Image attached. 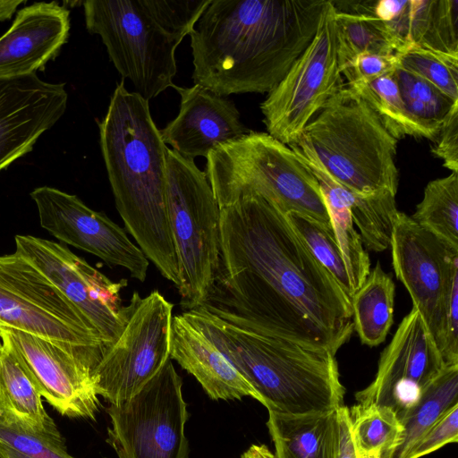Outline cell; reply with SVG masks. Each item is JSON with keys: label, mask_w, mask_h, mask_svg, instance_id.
<instances>
[{"label": "cell", "mask_w": 458, "mask_h": 458, "mask_svg": "<svg viewBox=\"0 0 458 458\" xmlns=\"http://www.w3.org/2000/svg\"><path fill=\"white\" fill-rule=\"evenodd\" d=\"M206 158L205 173L220 209L259 195L284 215L294 213L332 228L310 169L267 132L250 131L216 146Z\"/></svg>", "instance_id": "obj_6"}, {"label": "cell", "mask_w": 458, "mask_h": 458, "mask_svg": "<svg viewBox=\"0 0 458 458\" xmlns=\"http://www.w3.org/2000/svg\"><path fill=\"white\" fill-rule=\"evenodd\" d=\"M288 147L310 169L319 184L335 240L356 292L370 272V259L360 235L353 225L347 189L324 170L316 157L301 141L297 140Z\"/></svg>", "instance_id": "obj_22"}, {"label": "cell", "mask_w": 458, "mask_h": 458, "mask_svg": "<svg viewBox=\"0 0 458 458\" xmlns=\"http://www.w3.org/2000/svg\"><path fill=\"white\" fill-rule=\"evenodd\" d=\"M348 86L370 106L387 131L397 140L405 137L435 140L434 136L409 114L402 99L394 72L368 83Z\"/></svg>", "instance_id": "obj_28"}, {"label": "cell", "mask_w": 458, "mask_h": 458, "mask_svg": "<svg viewBox=\"0 0 458 458\" xmlns=\"http://www.w3.org/2000/svg\"><path fill=\"white\" fill-rule=\"evenodd\" d=\"M0 458H75L69 454L63 437L34 431L0 409Z\"/></svg>", "instance_id": "obj_33"}, {"label": "cell", "mask_w": 458, "mask_h": 458, "mask_svg": "<svg viewBox=\"0 0 458 458\" xmlns=\"http://www.w3.org/2000/svg\"><path fill=\"white\" fill-rule=\"evenodd\" d=\"M402 99L411 116L436 139L454 101L434 85L400 67L394 71Z\"/></svg>", "instance_id": "obj_32"}, {"label": "cell", "mask_w": 458, "mask_h": 458, "mask_svg": "<svg viewBox=\"0 0 458 458\" xmlns=\"http://www.w3.org/2000/svg\"><path fill=\"white\" fill-rule=\"evenodd\" d=\"M418 47L458 56V0H432Z\"/></svg>", "instance_id": "obj_36"}, {"label": "cell", "mask_w": 458, "mask_h": 458, "mask_svg": "<svg viewBox=\"0 0 458 458\" xmlns=\"http://www.w3.org/2000/svg\"><path fill=\"white\" fill-rule=\"evenodd\" d=\"M392 265L440 354L451 295L458 287V248L398 211L391 238Z\"/></svg>", "instance_id": "obj_13"}, {"label": "cell", "mask_w": 458, "mask_h": 458, "mask_svg": "<svg viewBox=\"0 0 458 458\" xmlns=\"http://www.w3.org/2000/svg\"><path fill=\"white\" fill-rule=\"evenodd\" d=\"M173 304L158 291L134 292L126 321L92 373L98 395L112 404L135 395L171 360Z\"/></svg>", "instance_id": "obj_11"}, {"label": "cell", "mask_w": 458, "mask_h": 458, "mask_svg": "<svg viewBox=\"0 0 458 458\" xmlns=\"http://www.w3.org/2000/svg\"><path fill=\"white\" fill-rule=\"evenodd\" d=\"M458 404V365H448L421 392L401 418V443L388 458H404L413 445L452 407Z\"/></svg>", "instance_id": "obj_27"}, {"label": "cell", "mask_w": 458, "mask_h": 458, "mask_svg": "<svg viewBox=\"0 0 458 458\" xmlns=\"http://www.w3.org/2000/svg\"><path fill=\"white\" fill-rule=\"evenodd\" d=\"M174 89L181 97L180 110L160 133L165 144L180 156L191 160L207 157L216 146L250 131L227 98L198 84Z\"/></svg>", "instance_id": "obj_20"}, {"label": "cell", "mask_w": 458, "mask_h": 458, "mask_svg": "<svg viewBox=\"0 0 458 458\" xmlns=\"http://www.w3.org/2000/svg\"><path fill=\"white\" fill-rule=\"evenodd\" d=\"M100 147L116 209L127 232L161 275L180 284L166 204V154L148 101L116 84L98 123Z\"/></svg>", "instance_id": "obj_3"}, {"label": "cell", "mask_w": 458, "mask_h": 458, "mask_svg": "<svg viewBox=\"0 0 458 458\" xmlns=\"http://www.w3.org/2000/svg\"><path fill=\"white\" fill-rule=\"evenodd\" d=\"M182 381L169 360L135 395L106 411V441L118 458H188Z\"/></svg>", "instance_id": "obj_10"}, {"label": "cell", "mask_w": 458, "mask_h": 458, "mask_svg": "<svg viewBox=\"0 0 458 458\" xmlns=\"http://www.w3.org/2000/svg\"><path fill=\"white\" fill-rule=\"evenodd\" d=\"M335 10L337 54L342 72L363 53L389 55L397 44L383 21L374 13L376 1H333Z\"/></svg>", "instance_id": "obj_24"}, {"label": "cell", "mask_w": 458, "mask_h": 458, "mask_svg": "<svg viewBox=\"0 0 458 458\" xmlns=\"http://www.w3.org/2000/svg\"><path fill=\"white\" fill-rule=\"evenodd\" d=\"M445 366L421 316L412 308L381 352L374 380L356 393V401L390 407L400 420Z\"/></svg>", "instance_id": "obj_16"}, {"label": "cell", "mask_w": 458, "mask_h": 458, "mask_svg": "<svg viewBox=\"0 0 458 458\" xmlns=\"http://www.w3.org/2000/svg\"><path fill=\"white\" fill-rule=\"evenodd\" d=\"M0 340L21 360L39 394L61 415L95 420L99 407L92 370L78 357L0 321Z\"/></svg>", "instance_id": "obj_17"}, {"label": "cell", "mask_w": 458, "mask_h": 458, "mask_svg": "<svg viewBox=\"0 0 458 458\" xmlns=\"http://www.w3.org/2000/svg\"><path fill=\"white\" fill-rule=\"evenodd\" d=\"M435 140L432 153L443 160L445 167L458 173V102L452 106Z\"/></svg>", "instance_id": "obj_39"}, {"label": "cell", "mask_w": 458, "mask_h": 458, "mask_svg": "<svg viewBox=\"0 0 458 458\" xmlns=\"http://www.w3.org/2000/svg\"><path fill=\"white\" fill-rule=\"evenodd\" d=\"M297 140L305 144L324 170L349 191L361 196L386 191L396 194L398 140L347 84L327 100Z\"/></svg>", "instance_id": "obj_7"}, {"label": "cell", "mask_w": 458, "mask_h": 458, "mask_svg": "<svg viewBox=\"0 0 458 458\" xmlns=\"http://www.w3.org/2000/svg\"><path fill=\"white\" fill-rule=\"evenodd\" d=\"M0 321L59 345L92 373L106 350L80 310L16 252L0 256Z\"/></svg>", "instance_id": "obj_9"}, {"label": "cell", "mask_w": 458, "mask_h": 458, "mask_svg": "<svg viewBox=\"0 0 458 458\" xmlns=\"http://www.w3.org/2000/svg\"><path fill=\"white\" fill-rule=\"evenodd\" d=\"M30 197L37 205L40 225L54 237L145 281L148 259L126 231L105 213L89 208L76 195L53 187L36 188Z\"/></svg>", "instance_id": "obj_15"}, {"label": "cell", "mask_w": 458, "mask_h": 458, "mask_svg": "<svg viewBox=\"0 0 458 458\" xmlns=\"http://www.w3.org/2000/svg\"><path fill=\"white\" fill-rule=\"evenodd\" d=\"M395 195L386 191L361 196L347 189L353 223L358 226L363 245L368 250L380 252L390 247L398 213Z\"/></svg>", "instance_id": "obj_31"}, {"label": "cell", "mask_w": 458, "mask_h": 458, "mask_svg": "<svg viewBox=\"0 0 458 458\" xmlns=\"http://www.w3.org/2000/svg\"><path fill=\"white\" fill-rule=\"evenodd\" d=\"M397 67L394 55H384L363 53L342 72L347 80V85L364 84L375 81L384 75L392 73Z\"/></svg>", "instance_id": "obj_38"}, {"label": "cell", "mask_w": 458, "mask_h": 458, "mask_svg": "<svg viewBox=\"0 0 458 458\" xmlns=\"http://www.w3.org/2000/svg\"><path fill=\"white\" fill-rule=\"evenodd\" d=\"M241 458H276L274 453L265 445H252Z\"/></svg>", "instance_id": "obj_41"}, {"label": "cell", "mask_w": 458, "mask_h": 458, "mask_svg": "<svg viewBox=\"0 0 458 458\" xmlns=\"http://www.w3.org/2000/svg\"><path fill=\"white\" fill-rule=\"evenodd\" d=\"M166 204L176 250L180 305L202 306L214 286L220 257V208L206 173L168 148Z\"/></svg>", "instance_id": "obj_8"}, {"label": "cell", "mask_w": 458, "mask_h": 458, "mask_svg": "<svg viewBox=\"0 0 458 458\" xmlns=\"http://www.w3.org/2000/svg\"><path fill=\"white\" fill-rule=\"evenodd\" d=\"M0 409L36 432L61 437L42 396L13 351L0 340Z\"/></svg>", "instance_id": "obj_25"}, {"label": "cell", "mask_w": 458, "mask_h": 458, "mask_svg": "<svg viewBox=\"0 0 458 458\" xmlns=\"http://www.w3.org/2000/svg\"><path fill=\"white\" fill-rule=\"evenodd\" d=\"M397 67L426 80L451 99L458 100V56L417 46L394 53Z\"/></svg>", "instance_id": "obj_35"}, {"label": "cell", "mask_w": 458, "mask_h": 458, "mask_svg": "<svg viewBox=\"0 0 458 458\" xmlns=\"http://www.w3.org/2000/svg\"><path fill=\"white\" fill-rule=\"evenodd\" d=\"M86 28L98 35L109 58L135 91L148 101L168 88L177 66L175 50L192 27L174 0H88Z\"/></svg>", "instance_id": "obj_5"}, {"label": "cell", "mask_w": 458, "mask_h": 458, "mask_svg": "<svg viewBox=\"0 0 458 458\" xmlns=\"http://www.w3.org/2000/svg\"><path fill=\"white\" fill-rule=\"evenodd\" d=\"M338 445L335 458H357L352 437L349 408L342 405L336 410Z\"/></svg>", "instance_id": "obj_40"}, {"label": "cell", "mask_w": 458, "mask_h": 458, "mask_svg": "<svg viewBox=\"0 0 458 458\" xmlns=\"http://www.w3.org/2000/svg\"><path fill=\"white\" fill-rule=\"evenodd\" d=\"M200 307L239 327L335 355L354 330L351 300L286 215L259 195L220 209L218 273Z\"/></svg>", "instance_id": "obj_1"}, {"label": "cell", "mask_w": 458, "mask_h": 458, "mask_svg": "<svg viewBox=\"0 0 458 458\" xmlns=\"http://www.w3.org/2000/svg\"><path fill=\"white\" fill-rule=\"evenodd\" d=\"M336 410L301 415L268 411L267 426L276 458H335Z\"/></svg>", "instance_id": "obj_23"}, {"label": "cell", "mask_w": 458, "mask_h": 458, "mask_svg": "<svg viewBox=\"0 0 458 458\" xmlns=\"http://www.w3.org/2000/svg\"><path fill=\"white\" fill-rule=\"evenodd\" d=\"M349 416L356 450H377L381 458H388L400 445L403 427L390 407L358 403L349 409Z\"/></svg>", "instance_id": "obj_30"}, {"label": "cell", "mask_w": 458, "mask_h": 458, "mask_svg": "<svg viewBox=\"0 0 458 458\" xmlns=\"http://www.w3.org/2000/svg\"><path fill=\"white\" fill-rule=\"evenodd\" d=\"M395 285L379 262L351 299L352 320L361 344L383 343L393 325Z\"/></svg>", "instance_id": "obj_26"}, {"label": "cell", "mask_w": 458, "mask_h": 458, "mask_svg": "<svg viewBox=\"0 0 458 458\" xmlns=\"http://www.w3.org/2000/svg\"><path fill=\"white\" fill-rule=\"evenodd\" d=\"M356 457L357 458H381V453L377 450H372V451H367V452L356 450Z\"/></svg>", "instance_id": "obj_43"}, {"label": "cell", "mask_w": 458, "mask_h": 458, "mask_svg": "<svg viewBox=\"0 0 458 458\" xmlns=\"http://www.w3.org/2000/svg\"><path fill=\"white\" fill-rule=\"evenodd\" d=\"M327 0H210L190 33L194 84L269 93L317 31Z\"/></svg>", "instance_id": "obj_2"}, {"label": "cell", "mask_w": 458, "mask_h": 458, "mask_svg": "<svg viewBox=\"0 0 458 458\" xmlns=\"http://www.w3.org/2000/svg\"><path fill=\"white\" fill-rule=\"evenodd\" d=\"M170 358L191 373L213 400L250 396L260 402L221 348L211 322L199 307L173 317Z\"/></svg>", "instance_id": "obj_19"}, {"label": "cell", "mask_w": 458, "mask_h": 458, "mask_svg": "<svg viewBox=\"0 0 458 458\" xmlns=\"http://www.w3.org/2000/svg\"><path fill=\"white\" fill-rule=\"evenodd\" d=\"M286 216L314 258L351 300L355 290L333 229L294 213Z\"/></svg>", "instance_id": "obj_34"}, {"label": "cell", "mask_w": 458, "mask_h": 458, "mask_svg": "<svg viewBox=\"0 0 458 458\" xmlns=\"http://www.w3.org/2000/svg\"><path fill=\"white\" fill-rule=\"evenodd\" d=\"M339 69L335 10L327 0L312 40L260 105L267 133L290 145L344 85Z\"/></svg>", "instance_id": "obj_12"}, {"label": "cell", "mask_w": 458, "mask_h": 458, "mask_svg": "<svg viewBox=\"0 0 458 458\" xmlns=\"http://www.w3.org/2000/svg\"><path fill=\"white\" fill-rule=\"evenodd\" d=\"M67 98L64 83L36 73L0 77V171L31 151L64 114Z\"/></svg>", "instance_id": "obj_18"}, {"label": "cell", "mask_w": 458, "mask_h": 458, "mask_svg": "<svg viewBox=\"0 0 458 458\" xmlns=\"http://www.w3.org/2000/svg\"><path fill=\"white\" fill-rule=\"evenodd\" d=\"M200 308L221 348L268 411L301 415L344 405L345 389L330 351L252 332Z\"/></svg>", "instance_id": "obj_4"}, {"label": "cell", "mask_w": 458, "mask_h": 458, "mask_svg": "<svg viewBox=\"0 0 458 458\" xmlns=\"http://www.w3.org/2000/svg\"><path fill=\"white\" fill-rule=\"evenodd\" d=\"M15 252L42 272L80 310L106 349L122 333L126 310L121 291L127 279L114 282L66 246L32 235H16Z\"/></svg>", "instance_id": "obj_14"}, {"label": "cell", "mask_w": 458, "mask_h": 458, "mask_svg": "<svg viewBox=\"0 0 458 458\" xmlns=\"http://www.w3.org/2000/svg\"><path fill=\"white\" fill-rule=\"evenodd\" d=\"M23 1H0V21L11 18L16 7Z\"/></svg>", "instance_id": "obj_42"}, {"label": "cell", "mask_w": 458, "mask_h": 458, "mask_svg": "<svg viewBox=\"0 0 458 458\" xmlns=\"http://www.w3.org/2000/svg\"><path fill=\"white\" fill-rule=\"evenodd\" d=\"M70 12L55 2L34 3L19 10L0 38V77L35 73L54 59L66 42Z\"/></svg>", "instance_id": "obj_21"}, {"label": "cell", "mask_w": 458, "mask_h": 458, "mask_svg": "<svg viewBox=\"0 0 458 458\" xmlns=\"http://www.w3.org/2000/svg\"><path fill=\"white\" fill-rule=\"evenodd\" d=\"M417 224L458 248V173L430 181L411 216Z\"/></svg>", "instance_id": "obj_29"}, {"label": "cell", "mask_w": 458, "mask_h": 458, "mask_svg": "<svg viewBox=\"0 0 458 458\" xmlns=\"http://www.w3.org/2000/svg\"><path fill=\"white\" fill-rule=\"evenodd\" d=\"M458 440V404L448 410L411 448L404 458H421Z\"/></svg>", "instance_id": "obj_37"}]
</instances>
